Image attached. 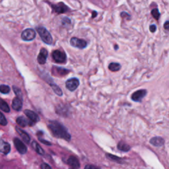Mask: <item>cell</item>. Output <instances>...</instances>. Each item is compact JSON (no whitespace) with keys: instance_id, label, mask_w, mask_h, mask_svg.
I'll return each mask as SVG.
<instances>
[{"instance_id":"7","label":"cell","mask_w":169,"mask_h":169,"mask_svg":"<svg viewBox=\"0 0 169 169\" xmlns=\"http://www.w3.org/2000/svg\"><path fill=\"white\" fill-rule=\"evenodd\" d=\"M79 85V81L77 78L75 77H73V78L69 79L66 81L65 82V87L67 89H68L70 91H75L77 87Z\"/></svg>"},{"instance_id":"9","label":"cell","mask_w":169,"mask_h":169,"mask_svg":"<svg viewBox=\"0 0 169 169\" xmlns=\"http://www.w3.org/2000/svg\"><path fill=\"white\" fill-rule=\"evenodd\" d=\"M52 74L55 76H59V77H63L65 76L69 73V70L65 68H61V67L58 66H54L52 69Z\"/></svg>"},{"instance_id":"32","label":"cell","mask_w":169,"mask_h":169,"mask_svg":"<svg viewBox=\"0 0 169 169\" xmlns=\"http://www.w3.org/2000/svg\"><path fill=\"white\" fill-rule=\"evenodd\" d=\"M84 169H99L98 168H97V167H94L93 165H91V164H87L84 167Z\"/></svg>"},{"instance_id":"28","label":"cell","mask_w":169,"mask_h":169,"mask_svg":"<svg viewBox=\"0 0 169 169\" xmlns=\"http://www.w3.org/2000/svg\"><path fill=\"white\" fill-rule=\"evenodd\" d=\"M8 124V121L5 118V116L3 115L1 112H0V125L2 126H6Z\"/></svg>"},{"instance_id":"17","label":"cell","mask_w":169,"mask_h":169,"mask_svg":"<svg viewBox=\"0 0 169 169\" xmlns=\"http://www.w3.org/2000/svg\"><path fill=\"white\" fill-rule=\"evenodd\" d=\"M11 150L10 145L7 142H3V140H0V152L5 155L8 154Z\"/></svg>"},{"instance_id":"35","label":"cell","mask_w":169,"mask_h":169,"mask_svg":"<svg viewBox=\"0 0 169 169\" xmlns=\"http://www.w3.org/2000/svg\"><path fill=\"white\" fill-rule=\"evenodd\" d=\"M97 16V12L95 11H93V15H92V18H94Z\"/></svg>"},{"instance_id":"8","label":"cell","mask_w":169,"mask_h":169,"mask_svg":"<svg viewBox=\"0 0 169 169\" xmlns=\"http://www.w3.org/2000/svg\"><path fill=\"white\" fill-rule=\"evenodd\" d=\"M147 93L145 89H140L136 91L132 95V100L134 102H141L143 98L145 97Z\"/></svg>"},{"instance_id":"15","label":"cell","mask_w":169,"mask_h":169,"mask_svg":"<svg viewBox=\"0 0 169 169\" xmlns=\"http://www.w3.org/2000/svg\"><path fill=\"white\" fill-rule=\"evenodd\" d=\"M23 107V100L15 97L12 102V108L16 111H20Z\"/></svg>"},{"instance_id":"34","label":"cell","mask_w":169,"mask_h":169,"mask_svg":"<svg viewBox=\"0 0 169 169\" xmlns=\"http://www.w3.org/2000/svg\"><path fill=\"white\" fill-rule=\"evenodd\" d=\"M164 28L165 29V30H168V28H169V22L168 21H167L164 24Z\"/></svg>"},{"instance_id":"19","label":"cell","mask_w":169,"mask_h":169,"mask_svg":"<svg viewBox=\"0 0 169 169\" xmlns=\"http://www.w3.org/2000/svg\"><path fill=\"white\" fill-rule=\"evenodd\" d=\"M49 84L52 87V90L54 91V92L57 94L58 95V96H62L63 95V93H62V89H60V87H59L58 85H57L56 83H54V81H52L51 83H49Z\"/></svg>"},{"instance_id":"31","label":"cell","mask_w":169,"mask_h":169,"mask_svg":"<svg viewBox=\"0 0 169 169\" xmlns=\"http://www.w3.org/2000/svg\"><path fill=\"white\" fill-rule=\"evenodd\" d=\"M41 169H52L50 165H48L46 163H42L41 164Z\"/></svg>"},{"instance_id":"30","label":"cell","mask_w":169,"mask_h":169,"mask_svg":"<svg viewBox=\"0 0 169 169\" xmlns=\"http://www.w3.org/2000/svg\"><path fill=\"white\" fill-rule=\"evenodd\" d=\"M149 30L151 33H155L157 30V26L155 24H151L149 27Z\"/></svg>"},{"instance_id":"13","label":"cell","mask_w":169,"mask_h":169,"mask_svg":"<svg viewBox=\"0 0 169 169\" xmlns=\"http://www.w3.org/2000/svg\"><path fill=\"white\" fill-rule=\"evenodd\" d=\"M17 124L21 127H26L27 126H33L34 124L33 122H32L30 120H29L27 118H25L23 116H20V117L17 118L16 120Z\"/></svg>"},{"instance_id":"3","label":"cell","mask_w":169,"mask_h":169,"mask_svg":"<svg viewBox=\"0 0 169 169\" xmlns=\"http://www.w3.org/2000/svg\"><path fill=\"white\" fill-rule=\"evenodd\" d=\"M52 58L55 62L58 63H63L66 62L67 56L65 53L59 50H54L52 53Z\"/></svg>"},{"instance_id":"25","label":"cell","mask_w":169,"mask_h":169,"mask_svg":"<svg viewBox=\"0 0 169 169\" xmlns=\"http://www.w3.org/2000/svg\"><path fill=\"white\" fill-rule=\"evenodd\" d=\"M10 87L6 84L0 85V92L3 94H8L10 92Z\"/></svg>"},{"instance_id":"36","label":"cell","mask_w":169,"mask_h":169,"mask_svg":"<svg viewBox=\"0 0 169 169\" xmlns=\"http://www.w3.org/2000/svg\"><path fill=\"white\" fill-rule=\"evenodd\" d=\"M114 49H115V50H118V45H116V46H114Z\"/></svg>"},{"instance_id":"29","label":"cell","mask_w":169,"mask_h":169,"mask_svg":"<svg viewBox=\"0 0 169 169\" xmlns=\"http://www.w3.org/2000/svg\"><path fill=\"white\" fill-rule=\"evenodd\" d=\"M62 23L63 25L68 26L69 24H71L72 21H71V20H70L69 18H68V17H63V19L62 21Z\"/></svg>"},{"instance_id":"33","label":"cell","mask_w":169,"mask_h":169,"mask_svg":"<svg viewBox=\"0 0 169 169\" xmlns=\"http://www.w3.org/2000/svg\"><path fill=\"white\" fill-rule=\"evenodd\" d=\"M39 140L41 142H42L44 144H45V145H52V144L49 142H48V141H46V140H44L43 139H41L40 137H39Z\"/></svg>"},{"instance_id":"10","label":"cell","mask_w":169,"mask_h":169,"mask_svg":"<svg viewBox=\"0 0 169 169\" xmlns=\"http://www.w3.org/2000/svg\"><path fill=\"white\" fill-rule=\"evenodd\" d=\"M14 145H15L17 150L19 151L21 154H25L27 151V148L26 145H24L23 142L18 139V138H15L13 140Z\"/></svg>"},{"instance_id":"20","label":"cell","mask_w":169,"mask_h":169,"mask_svg":"<svg viewBox=\"0 0 169 169\" xmlns=\"http://www.w3.org/2000/svg\"><path fill=\"white\" fill-rule=\"evenodd\" d=\"M121 68H122V66L119 63L112 62L108 65L109 70H110L111 72H116L119 71V70H120Z\"/></svg>"},{"instance_id":"5","label":"cell","mask_w":169,"mask_h":169,"mask_svg":"<svg viewBox=\"0 0 169 169\" xmlns=\"http://www.w3.org/2000/svg\"><path fill=\"white\" fill-rule=\"evenodd\" d=\"M36 38V32L33 29H27L21 33V38L24 41H32Z\"/></svg>"},{"instance_id":"27","label":"cell","mask_w":169,"mask_h":169,"mask_svg":"<svg viewBox=\"0 0 169 169\" xmlns=\"http://www.w3.org/2000/svg\"><path fill=\"white\" fill-rule=\"evenodd\" d=\"M107 157L109 158V159L116 161V162H118V163H120V162L121 160H122L121 158H120L118 157H116L115 155H110V154H107Z\"/></svg>"},{"instance_id":"14","label":"cell","mask_w":169,"mask_h":169,"mask_svg":"<svg viewBox=\"0 0 169 169\" xmlns=\"http://www.w3.org/2000/svg\"><path fill=\"white\" fill-rule=\"evenodd\" d=\"M68 164L74 169H78L80 167V164L78 159L74 156H70L68 160Z\"/></svg>"},{"instance_id":"18","label":"cell","mask_w":169,"mask_h":169,"mask_svg":"<svg viewBox=\"0 0 169 169\" xmlns=\"http://www.w3.org/2000/svg\"><path fill=\"white\" fill-rule=\"evenodd\" d=\"M16 130H17V133H18L20 135V136L22 137V139L24 142L27 143H29L30 142V137H29V134H28L27 133H26L25 132L23 131V130L21 129V128H17V127L16 128Z\"/></svg>"},{"instance_id":"2","label":"cell","mask_w":169,"mask_h":169,"mask_svg":"<svg viewBox=\"0 0 169 169\" xmlns=\"http://www.w3.org/2000/svg\"><path fill=\"white\" fill-rule=\"evenodd\" d=\"M37 33L39 34L41 40L43 41L45 44L48 45H52L53 43V38L51 34L50 33L45 27H38L37 28Z\"/></svg>"},{"instance_id":"6","label":"cell","mask_w":169,"mask_h":169,"mask_svg":"<svg viewBox=\"0 0 169 169\" xmlns=\"http://www.w3.org/2000/svg\"><path fill=\"white\" fill-rule=\"evenodd\" d=\"M70 44L73 47L79 49H84L87 46V41L77 37H73L71 38V40H70Z\"/></svg>"},{"instance_id":"26","label":"cell","mask_w":169,"mask_h":169,"mask_svg":"<svg viewBox=\"0 0 169 169\" xmlns=\"http://www.w3.org/2000/svg\"><path fill=\"white\" fill-rule=\"evenodd\" d=\"M151 15H152V16L156 20H158V19H159V17H160L159 11H158V9L157 8L152 9V11H151Z\"/></svg>"},{"instance_id":"24","label":"cell","mask_w":169,"mask_h":169,"mask_svg":"<svg viewBox=\"0 0 169 169\" xmlns=\"http://www.w3.org/2000/svg\"><path fill=\"white\" fill-rule=\"evenodd\" d=\"M13 90L17 96V97L20 98V99H21V100H23V94H22V92H21V90L19 89V88L15 86H13Z\"/></svg>"},{"instance_id":"11","label":"cell","mask_w":169,"mask_h":169,"mask_svg":"<svg viewBox=\"0 0 169 169\" xmlns=\"http://www.w3.org/2000/svg\"><path fill=\"white\" fill-rule=\"evenodd\" d=\"M48 52L47 51V50L46 48H42L38 56V58H37V60L38 63H40L41 65H43L44 63H46L47 60V58H48Z\"/></svg>"},{"instance_id":"1","label":"cell","mask_w":169,"mask_h":169,"mask_svg":"<svg viewBox=\"0 0 169 169\" xmlns=\"http://www.w3.org/2000/svg\"><path fill=\"white\" fill-rule=\"evenodd\" d=\"M48 128L53 136L56 137L63 139L68 142L71 139V136L68 133V130L59 122L57 121H50L48 124Z\"/></svg>"},{"instance_id":"16","label":"cell","mask_w":169,"mask_h":169,"mask_svg":"<svg viewBox=\"0 0 169 169\" xmlns=\"http://www.w3.org/2000/svg\"><path fill=\"white\" fill-rule=\"evenodd\" d=\"M150 143L151 145L155 147H161L164 145V140L160 137H155L151 138L150 140Z\"/></svg>"},{"instance_id":"23","label":"cell","mask_w":169,"mask_h":169,"mask_svg":"<svg viewBox=\"0 0 169 169\" xmlns=\"http://www.w3.org/2000/svg\"><path fill=\"white\" fill-rule=\"evenodd\" d=\"M118 148L119 150L124 151V152H127V151H129L130 150L129 145H128V144H126L124 142H120L118 143Z\"/></svg>"},{"instance_id":"21","label":"cell","mask_w":169,"mask_h":169,"mask_svg":"<svg viewBox=\"0 0 169 169\" xmlns=\"http://www.w3.org/2000/svg\"><path fill=\"white\" fill-rule=\"evenodd\" d=\"M32 147H33V149L35 150V151H36L37 153L41 155L44 154V150L42 149V147L40 146L39 144L37 143L36 142H33L32 143Z\"/></svg>"},{"instance_id":"4","label":"cell","mask_w":169,"mask_h":169,"mask_svg":"<svg viewBox=\"0 0 169 169\" xmlns=\"http://www.w3.org/2000/svg\"><path fill=\"white\" fill-rule=\"evenodd\" d=\"M50 5L53 12L58 14L64 13L69 11V8L63 2H59L57 4H50Z\"/></svg>"},{"instance_id":"12","label":"cell","mask_w":169,"mask_h":169,"mask_svg":"<svg viewBox=\"0 0 169 169\" xmlns=\"http://www.w3.org/2000/svg\"><path fill=\"white\" fill-rule=\"evenodd\" d=\"M24 114L27 116L30 120L33 122L34 124V123H37L38 121L40 120V118H39V116H38L36 113H35L34 112L30 110H25L24 111Z\"/></svg>"},{"instance_id":"22","label":"cell","mask_w":169,"mask_h":169,"mask_svg":"<svg viewBox=\"0 0 169 169\" xmlns=\"http://www.w3.org/2000/svg\"><path fill=\"white\" fill-rule=\"evenodd\" d=\"M0 109L5 112H9L10 108L8 103L5 100L0 98Z\"/></svg>"}]
</instances>
